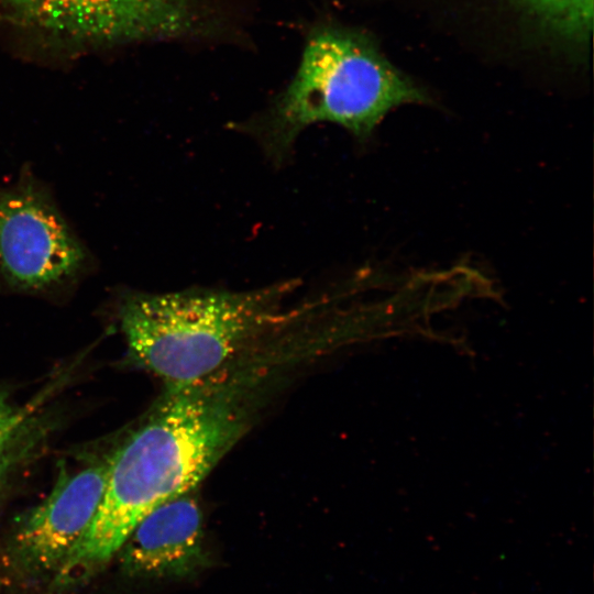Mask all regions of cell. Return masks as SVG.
<instances>
[{
	"instance_id": "cell-4",
	"label": "cell",
	"mask_w": 594,
	"mask_h": 594,
	"mask_svg": "<svg viewBox=\"0 0 594 594\" xmlns=\"http://www.w3.org/2000/svg\"><path fill=\"white\" fill-rule=\"evenodd\" d=\"M0 22L73 52L208 37L219 29L209 0H0Z\"/></svg>"
},
{
	"instance_id": "cell-8",
	"label": "cell",
	"mask_w": 594,
	"mask_h": 594,
	"mask_svg": "<svg viewBox=\"0 0 594 594\" xmlns=\"http://www.w3.org/2000/svg\"><path fill=\"white\" fill-rule=\"evenodd\" d=\"M535 26L559 42L585 44L593 26V0H510Z\"/></svg>"
},
{
	"instance_id": "cell-2",
	"label": "cell",
	"mask_w": 594,
	"mask_h": 594,
	"mask_svg": "<svg viewBox=\"0 0 594 594\" xmlns=\"http://www.w3.org/2000/svg\"><path fill=\"white\" fill-rule=\"evenodd\" d=\"M427 100L367 36L322 24L306 38L287 86L262 114L243 125L266 155L279 163L311 124L336 123L363 142L393 109Z\"/></svg>"
},
{
	"instance_id": "cell-10",
	"label": "cell",
	"mask_w": 594,
	"mask_h": 594,
	"mask_svg": "<svg viewBox=\"0 0 594 594\" xmlns=\"http://www.w3.org/2000/svg\"><path fill=\"white\" fill-rule=\"evenodd\" d=\"M18 435L11 440L0 444V479L8 470L13 455V449L15 447V440Z\"/></svg>"
},
{
	"instance_id": "cell-1",
	"label": "cell",
	"mask_w": 594,
	"mask_h": 594,
	"mask_svg": "<svg viewBox=\"0 0 594 594\" xmlns=\"http://www.w3.org/2000/svg\"><path fill=\"white\" fill-rule=\"evenodd\" d=\"M273 371L263 358L246 355L201 380L166 386L145 420L113 450L97 514L50 590L66 592L91 580L146 515L197 490L251 427Z\"/></svg>"
},
{
	"instance_id": "cell-3",
	"label": "cell",
	"mask_w": 594,
	"mask_h": 594,
	"mask_svg": "<svg viewBox=\"0 0 594 594\" xmlns=\"http://www.w3.org/2000/svg\"><path fill=\"white\" fill-rule=\"evenodd\" d=\"M295 285L132 294L119 310L129 356L166 386L207 377L264 343L292 318L283 302Z\"/></svg>"
},
{
	"instance_id": "cell-9",
	"label": "cell",
	"mask_w": 594,
	"mask_h": 594,
	"mask_svg": "<svg viewBox=\"0 0 594 594\" xmlns=\"http://www.w3.org/2000/svg\"><path fill=\"white\" fill-rule=\"evenodd\" d=\"M29 411L11 404L0 391V444L14 438L23 428Z\"/></svg>"
},
{
	"instance_id": "cell-5",
	"label": "cell",
	"mask_w": 594,
	"mask_h": 594,
	"mask_svg": "<svg viewBox=\"0 0 594 594\" xmlns=\"http://www.w3.org/2000/svg\"><path fill=\"white\" fill-rule=\"evenodd\" d=\"M86 252L51 200L29 176L0 187V277L21 293H46L74 282Z\"/></svg>"
},
{
	"instance_id": "cell-7",
	"label": "cell",
	"mask_w": 594,
	"mask_h": 594,
	"mask_svg": "<svg viewBox=\"0 0 594 594\" xmlns=\"http://www.w3.org/2000/svg\"><path fill=\"white\" fill-rule=\"evenodd\" d=\"M124 574L185 579L207 564L204 516L197 490L158 505L131 531L116 556Z\"/></svg>"
},
{
	"instance_id": "cell-6",
	"label": "cell",
	"mask_w": 594,
	"mask_h": 594,
	"mask_svg": "<svg viewBox=\"0 0 594 594\" xmlns=\"http://www.w3.org/2000/svg\"><path fill=\"white\" fill-rule=\"evenodd\" d=\"M112 457L113 451L62 473L50 495L19 519L6 551L13 575L29 583L51 582L97 514Z\"/></svg>"
}]
</instances>
